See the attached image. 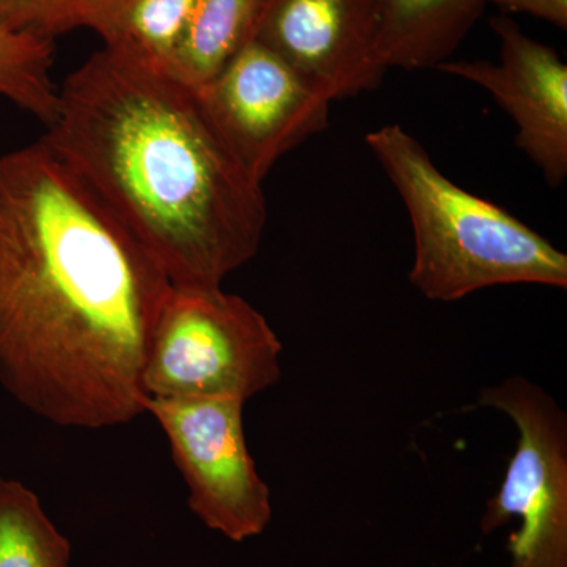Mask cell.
<instances>
[{
	"mask_svg": "<svg viewBox=\"0 0 567 567\" xmlns=\"http://www.w3.org/2000/svg\"><path fill=\"white\" fill-rule=\"evenodd\" d=\"M173 282L39 140L0 156V385L71 429L145 415V357Z\"/></svg>",
	"mask_w": 567,
	"mask_h": 567,
	"instance_id": "1",
	"label": "cell"
},
{
	"mask_svg": "<svg viewBox=\"0 0 567 567\" xmlns=\"http://www.w3.org/2000/svg\"><path fill=\"white\" fill-rule=\"evenodd\" d=\"M41 141L162 267L173 286L221 287L259 252L262 183L235 158L199 92L95 52L59 85Z\"/></svg>",
	"mask_w": 567,
	"mask_h": 567,
	"instance_id": "2",
	"label": "cell"
},
{
	"mask_svg": "<svg viewBox=\"0 0 567 567\" xmlns=\"http://www.w3.org/2000/svg\"><path fill=\"white\" fill-rule=\"evenodd\" d=\"M401 194L413 235L409 279L427 300H462L509 284L567 289V256L516 216L451 182L401 125L365 136Z\"/></svg>",
	"mask_w": 567,
	"mask_h": 567,
	"instance_id": "3",
	"label": "cell"
},
{
	"mask_svg": "<svg viewBox=\"0 0 567 567\" xmlns=\"http://www.w3.org/2000/svg\"><path fill=\"white\" fill-rule=\"evenodd\" d=\"M282 344L249 301L221 287L173 286L153 324L147 398L248 401L281 380Z\"/></svg>",
	"mask_w": 567,
	"mask_h": 567,
	"instance_id": "4",
	"label": "cell"
},
{
	"mask_svg": "<svg viewBox=\"0 0 567 567\" xmlns=\"http://www.w3.org/2000/svg\"><path fill=\"white\" fill-rule=\"evenodd\" d=\"M480 405L505 413L517 446L502 486L484 507V536L518 518L507 567H567V416L547 391L514 375L481 390Z\"/></svg>",
	"mask_w": 567,
	"mask_h": 567,
	"instance_id": "5",
	"label": "cell"
},
{
	"mask_svg": "<svg viewBox=\"0 0 567 567\" xmlns=\"http://www.w3.org/2000/svg\"><path fill=\"white\" fill-rule=\"evenodd\" d=\"M245 404L235 398H147L144 404L169 442L189 511L233 543L262 535L274 518L270 487L246 443Z\"/></svg>",
	"mask_w": 567,
	"mask_h": 567,
	"instance_id": "6",
	"label": "cell"
},
{
	"mask_svg": "<svg viewBox=\"0 0 567 567\" xmlns=\"http://www.w3.org/2000/svg\"><path fill=\"white\" fill-rule=\"evenodd\" d=\"M197 92L224 144L260 183L281 156L322 132L331 104L256 39Z\"/></svg>",
	"mask_w": 567,
	"mask_h": 567,
	"instance_id": "7",
	"label": "cell"
},
{
	"mask_svg": "<svg viewBox=\"0 0 567 567\" xmlns=\"http://www.w3.org/2000/svg\"><path fill=\"white\" fill-rule=\"evenodd\" d=\"M252 39L331 103L374 91L388 71L372 0H264Z\"/></svg>",
	"mask_w": 567,
	"mask_h": 567,
	"instance_id": "8",
	"label": "cell"
},
{
	"mask_svg": "<svg viewBox=\"0 0 567 567\" xmlns=\"http://www.w3.org/2000/svg\"><path fill=\"white\" fill-rule=\"evenodd\" d=\"M499 62H443V73L480 85L516 123V144L558 188L567 175V65L506 17L491 20Z\"/></svg>",
	"mask_w": 567,
	"mask_h": 567,
	"instance_id": "9",
	"label": "cell"
},
{
	"mask_svg": "<svg viewBox=\"0 0 567 567\" xmlns=\"http://www.w3.org/2000/svg\"><path fill=\"white\" fill-rule=\"evenodd\" d=\"M388 69H439L480 20L486 0H372Z\"/></svg>",
	"mask_w": 567,
	"mask_h": 567,
	"instance_id": "10",
	"label": "cell"
},
{
	"mask_svg": "<svg viewBox=\"0 0 567 567\" xmlns=\"http://www.w3.org/2000/svg\"><path fill=\"white\" fill-rule=\"evenodd\" d=\"M197 0H87L82 28L104 50L173 74Z\"/></svg>",
	"mask_w": 567,
	"mask_h": 567,
	"instance_id": "11",
	"label": "cell"
},
{
	"mask_svg": "<svg viewBox=\"0 0 567 567\" xmlns=\"http://www.w3.org/2000/svg\"><path fill=\"white\" fill-rule=\"evenodd\" d=\"M264 0H197L174 76L200 91L252 40Z\"/></svg>",
	"mask_w": 567,
	"mask_h": 567,
	"instance_id": "12",
	"label": "cell"
},
{
	"mask_svg": "<svg viewBox=\"0 0 567 567\" xmlns=\"http://www.w3.org/2000/svg\"><path fill=\"white\" fill-rule=\"evenodd\" d=\"M0 567H71V544L21 481L0 477Z\"/></svg>",
	"mask_w": 567,
	"mask_h": 567,
	"instance_id": "13",
	"label": "cell"
},
{
	"mask_svg": "<svg viewBox=\"0 0 567 567\" xmlns=\"http://www.w3.org/2000/svg\"><path fill=\"white\" fill-rule=\"evenodd\" d=\"M54 41L0 29V96L50 125L59 106Z\"/></svg>",
	"mask_w": 567,
	"mask_h": 567,
	"instance_id": "14",
	"label": "cell"
},
{
	"mask_svg": "<svg viewBox=\"0 0 567 567\" xmlns=\"http://www.w3.org/2000/svg\"><path fill=\"white\" fill-rule=\"evenodd\" d=\"M87 0H0V29L54 41L82 28Z\"/></svg>",
	"mask_w": 567,
	"mask_h": 567,
	"instance_id": "15",
	"label": "cell"
},
{
	"mask_svg": "<svg viewBox=\"0 0 567 567\" xmlns=\"http://www.w3.org/2000/svg\"><path fill=\"white\" fill-rule=\"evenodd\" d=\"M486 2L506 13L532 14L566 31L567 0H486Z\"/></svg>",
	"mask_w": 567,
	"mask_h": 567,
	"instance_id": "16",
	"label": "cell"
}]
</instances>
